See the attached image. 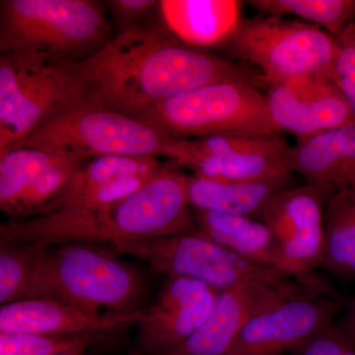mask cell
Returning a JSON list of instances; mask_svg holds the SVG:
<instances>
[{
	"mask_svg": "<svg viewBox=\"0 0 355 355\" xmlns=\"http://www.w3.org/2000/svg\"><path fill=\"white\" fill-rule=\"evenodd\" d=\"M93 101L133 116L207 84L242 80L265 85L247 67L182 43L158 26H132L76 60Z\"/></svg>",
	"mask_w": 355,
	"mask_h": 355,
	"instance_id": "obj_1",
	"label": "cell"
},
{
	"mask_svg": "<svg viewBox=\"0 0 355 355\" xmlns=\"http://www.w3.org/2000/svg\"><path fill=\"white\" fill-rule=\"evenodd\" d=\"M188 176L171 161L125 200L105 209L60 207L0 226V242L108 244L198 232Z\"/></svg>",
	"mask_w": 355,
	"mask_h": 355,
	"instance_id": "obj_2",
	"label": "cell"
},
{
	"mask_svg": "<svg viewBox=\"0 0 355 355\" xmlns=\"http://www.w3.org/2000/svg\"><path fill=\"white\" fill-rule=\"evenodd\" d=\"M89 98L76 60L4 51L0 57V154L44 121Z\"/></svg>",
	"mask_w": 355,
	"mask_h": 355,
	"instance_id": "obj_3",
	"label": "cell"
},
{
	"mask_svg": "<svg viewBox=\"0 0 355 355\" xmlns=\"http://www.w3.org/2000/svg\"><path fill=\"white\" fill-rule=\"evenodd\" d=\"M258 87L242 80L210 83L159 102L133 118L173 139L273 137L279 132Z\"/></svg>",
	"mask_w": 355,
	"mask_h": 355,
	"instance_id": "obj_4",
	"label": "cell"
},
{
	"mask_svg": "<svg viewBox=\"0 0 355 355\" xmlns=\"http://www.w3.org/2000/svg\"><path fill=\"white\" fill-rule=\"evenodd\" d=\"M88 243H65L49 250L39 277V298H53L89 314H128L142 292L137 272Z\"/></svg>",
	"mask_w": 355,
	"mask_h": 355,
	"instance_id": "obj_5",
	"label": "cell"
},
{
	"mask_svg": "<svg viewBox=\"0 0 355 355\" xmlns=\"http://www.w3.org/2000/svg\"><path fill=\"white\" fill-rule=\"evenodd\" d=\"M110 249L146 261L156 272L203 282L221 291L247 282H260L291 297L313 294L296 279L275 268L245 260L200 232L118 243Z\"/></svg>",
	"mask_w": 355,
	"mask_h": 355,
	"instance_id": "obj_6",
	"label": "cell"
},
{
	"mask_svg": "<svg viewBox=\"0 0 355 355\" xmlns=\"http://www.w3.org/2000/svg\"><path fill=\"white\" fill-rule=\"evenodd\" d=\"M168 137L133 116L87 98L51 116L18 146L85 162L105 155L163 156Z\"/></svg>",
	"mask_w": 355,
	"mask_h": 355,
	"instance_id": "obj_7",
	"label": "cell"
},
{
	"mask_svg": "<svg viewBox=\"0 0 355 355\" xmlns=\"http://www.w3.org/2000/svg\"><path fill=\"white\" fill-rule=\"evenodd\" d=\"M106 31L99 4L90 0L1 1L0 51H32L78 60Z\"/></svg>",
	"mask_w": 355,
	"mask_h": 355,
	"instance_id": "obj_8",
	"label": "cell"
},
{
	"mask_svg": "<svg viewBox=\"0 0 355 355\" xmlns=\"http://www.w3.org/2000/svg\"><path fill=\"white\" fill-rule=\"evenodd\" d=\"M227 44L236 57L260 70L266 86L331 74L336 53L335 37L318 26L273 15L242 19Z\"/></svg>",
	"mask_w": 355,
	"mask_h": 355,
	"instance_id": "obj_9",
	"label": "cell"
},
{
	"mask_svg": "<svg viewBox=\"0 0 355 355\" xmlns=\"http://www.w3.org/2000/svg\"><path fill=\"white\" fill-rule=\"evenodd\" d=\"M163 156L193 176L221 182H259L291 187L288 169L273 137L214 135L198 139L168 137Z\"/></svg>",
	"mask_w": 355,
	"mask_h": 355,
	"instance_id": "obj_10",
	"label": "cell"
},
{
	"mask_svg": "<svg viewBox=\"0 0 355 355\" xmlns=\"http://www.w3.org/2000/svg\"><path fill=\"white\" fill-rule=\"evenodd\" d=\"M258 219L270 229L279 243V272L313 293L321 291L322 280L315 279L312 273L323 266L326 249L321 191L308 184L277 191Z\"/></svg>",
	"mask_w": 355,
	"mask_h": 355,
	"instance_id": "obj_11",
	"label": "cell"
},
{
	"mask_svg": "<svg viewBox=\"0 0 355 355\" xmlns=\"http://www.w3.org/2000/svg\"><path fill=\"white\" fill-rule=\"evenodd\" d=\"M343 308L342 299L324 295L286 299L252 318L226 355H301Z\"/></svg>",
	"mask_w": 355,
	"mask_h": 355,
	"instance_id": "obj_12",
	"label": "cell"
},
{
	"mask_svg": "<svg viewBox=\"0 0 355 355\" xmlns=\"http://www.w3.org/2000/svg\"><path fill=\"white\" fill-rule=\"evenodd\" d=\"M266 87L273 123L297 140L355 121L349 103L330 73L296 77Z\"/></svg>",
	"mask_w": 355,
	"mask_h": 355,
	"instance_id": "obj_13",
	"label": "cell"
},
{
	"mask_svg": "<svg viewBox=\"0 0 355 355\" xmlns=\"http://www.w3.org/2000/svg\"><path fill=\"white\" fill-rule=\"evenodd\" d=\"M219 291L203 282L167 277L155 301L137 320V345L146 355H168L209 316Z\"/></svg>",
	"mask_w": 355,
	"mask_h": 355,
	"instance_id": "obj_14",
	"label": "cell"
},
{
	"mask_svg": "<svg viewBox=\"0 0 355 355\" xmlns=\"http://www.w3.org/2000/svg\"><path fill=\"white\" fill-rule=\"evenodd\" d=\"M288 298L292 297L260 282H243L219 291L202 326L168 355H226L252 318Z\"/></svg>",
	"mask_w": 355,
	"mask_h": 355,
	"instance_id": "obj_15",
	"label": "cell"
},
{
	"mask_svg": "<svg viewBox=\"0 0 355 355\" xmlns=\"http://www.w3.org/2000/svg\"><path fill=\"white\" fill-rule=\"evenodd\" d=\"M275 139L288 169L324 197L355 184V121L299 139L292 146Z\"/></svg>",
	"mask_w": 355,
	"mask_h": 355,
	"instance_id": "obj_16",
	"label": "cell"
},
{
	"mask_svg": "<svg viewBox=\"0 0 355 355\" xmlns=\"http://www.w3.org/2000/svg\"><path fill=\"white\" fill-rule=\"evenodd\" d=\"M142 310L128 314H89L53 298L27 299L1 305L0 333L83 335L108 333L137 323Z\"/></svg>",
	"mask_w": 355,
	"mask_h": 355,
	"instance_id": "obj_17",
	"label": "cell"
},
{
	"mask_svg": "<svg viewBox=\"0 0 355 355\" xmlns=\"http://www.w3.org/2000/svg\"><path fill=\"white\" fill-rule=\"evenodd\" d=\"M158 6L178 40L203 50L227 44L242 21V2L236 0H163Z\"/></svg>",
	"mask_w": 355,
	"mask_h": 355,
	"instance_id": "obj_18",
	"label": "cell"
},
{
	"mask_svg": "<svg viewBox=\"0 0 355 355\" xmlns=\"http://www.w3.org/2000/svg\"><path fill=\"white\" fill-rule=\"evenodd\" d=\"M195 222L200 234L245 260L279 272V245L263 221L253 217L196 210Z\"/></svg>",
	"mask_w": 355,
	"mask_h": 355,
	"instance_id": "obj_19",
	"label": "cell"
},
{
	"mask_svg": "<svg viewBox=\"0 0 355 355\" xmlns=\"http://www.w3.org/2000/svg\"><path fill=\"white\" fill-rule=\"evenodd\" d=\"M188 198L196 210L258 219L273 193L284 190L259 182H221L188 177Z\"/></svg>",
	"mask_w": 355,
	"mask_h": 355,
	"instance_id": "obj_20",
	"label": "cell"
},
{
	"mask_svg": "<svg viewBox=\"0 0 355 355\" xmlns=\"http://www.w3.org/2000/svg\"><path fill=\"white\" fill-rule=\"evenodd\" d=\"M324 220L322 266L338 279H355V184L324 196Z\"/></svg>",
	"mask_w": 355,
	"mask_h": 355,
	"instance_id": "obj_21",
	"label": "cell"
},
{
	"mask_svg": "<svg viewBox=\"0 0 355 355\" xmlns=\"http://www.w3.org/2000/svg\"><path fill=\"white\" fill-rule=\"evenodd\" d=\"M50 246L41 243H0L1 304L39 297V277Z\"/></svg>",
	"mask_w": 355,
	"mask_h": 355,
	"instance_id": "obj_22",
	"label": "cell"
},
{
	"mask_svg": "<svg viewBox=\"0 0 355 355\" xmlns=\"http://www.w3.org/2000/svg\"><path fill=\"white\" fill-rule=\"evenodd\" d=\"M163 167L164 164L155 156L105 155L89 159L77 170L58 207L98 187L128 178L155 176Z\"/></svg>",
	"mask_w": 355,
	"mask_h": 355,
	"instance_id": "obj_23",
	"label": "cell"
},
{
	"mask_svg": "<svg viewBox=\"0 0 355 355\" xmlns=\"http://www.w3.org/2000/svg\"><path fill=\"white\" fill-rule=\"evenodd\" d=\"M55 153L29 146H16L0 154V209L15 216L26 191Z\"/></svg>",
	"mask_w": 355,
	"mask_h": 355,
	"instance_id": "obj_24",
	"label": "cell"
},
{
	"mask_svg": "<svg viewBox=\"0 0 355 355\" xmlns=\"http://www.w3.org/2000/svg\"><path fill=\"white\" fill-rule=\"evenodd\" d=\"M265 15L295 16L336 37L355 22V0H252Z\"/></svg>",
	"mask_w": 355,
	"mask_h": 355,
	"instance_id": "obj_25",
	"label": "cell"
},
{
	"mask_svg": "<svg viewBox=\"0 0 355 355\" xmlns=\"http://www.w3.org/2000/svg\"><path fill=\"white\" fill-rule=\"evenodd\" d=\"M105 334L0 333V355H60L83 345L91 347L102 340Z\"/></svg>",
	"mask_w": 355,
	"mask_h": 355,
	"instance_id": "obj_26",
	"label": "cell"
},
{
	"mask_svg": "<svg viewBox=\"0 0 355 355\" xmlns=\"http://www.w3.org/2000/svg\"><path fill=\"white\" fill-rule=\"evenodd\" d=\"M335 38L336 53L331 76L355 114V22Z\"/></svg>",
	"mask_w": 355,
	"mask_h": 355,
	"instance_id": "obj_27",
	"label": "cell"
},
{
	"mask_svg": "<svg viewBox=\"0 0 355 355\" xmlns=\"http://www.w3.org/2000/svg\"><path fill=\"white\" fill-rule=\"evenodd\" d=\"M349 345L347 336L334 322L312 338L301 355H343Z\"/></svg>",
	"mask_w": 355,
	"mask_h": 355,
	"instance_id": "obj_28",
	"label": "cell"
},
{
	"mask_svg": "<svg viewBox=\"0 0 355 355\" xmlns=\"http://www.w3.org/2000/svg\"><path fill=\"white\" fill-rule=\"evenodd\" d=\"M109 3L119 20L128 24L139 20L158 6V2L153 0H114Z\"/></svg>",
	"mask_w": 355,
	"mask_h": 355,
	"instance_id": "obj_29",
	"label": "cell"
},
{
	"mask_svg": "<svg viewBox=\"0 0 355 355\" xmlns=\"http://www.w3.org/2000/svg\"><path fill=\"white\" fill-rule=\"evenodd\" d=\"M336 324L355 347V299L347 305V309L340 318V322Z\"/></svg>",
	"mask_w": 355,
	"mask_h": 355,
	"instance_id": "obj_30",
	"label": "cell"
},
{
	"mask_svg": "<svg viewBox=\"0 0 355 355\" xmlns=\"http://www.w3.org/2000/svg\"><path fill=\"white\" fill-rule=\"evenodd\" d=\"M88 347H89L83 345V347H77V349L70 350V352H64V354L60 355H85L86 349H87Z\"/></svg>",
	"mask_w": 355,
	"mask_h": 355,
	"instance_id": "obj_31",
	"label": "cell"
},
{
	"mask_svg": "<svg viewBox=\"0 0 355 355\" xmlns=\"http://www.w3.org/2000/svg\"><path fill=\"white\" fill-rule=\"evenodd\" d=\"M343 355H355V347L350 343L349 347L343 352Z\"/></svg>",
	"mask_w": 355,
	"mask_h": 355,
	"instance_id": "obj_32",
	"label": "cell"
}]
</instances>
